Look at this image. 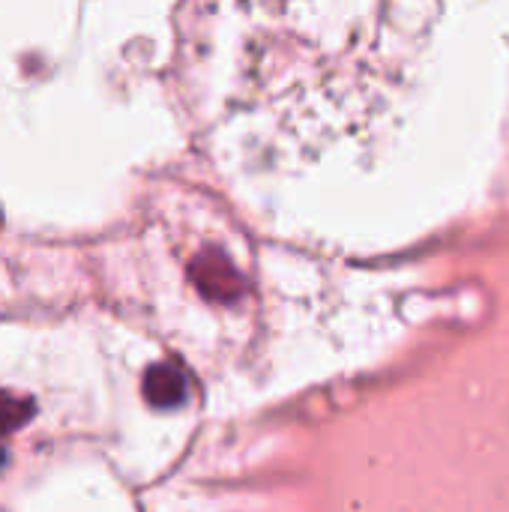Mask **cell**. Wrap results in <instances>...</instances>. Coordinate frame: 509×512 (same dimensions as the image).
<instances>
[{
    "label": "cell",
    "mask_w": 509,
    "mask_h": 512,
    "mask_svg": "<svg viewBox=\"0 0 509 512\" xmlns=\"http://www.w3.org/2000/svg\"><path fill=\"white\" fill-rule=\"evenodd\" d=\"M36 417V402L15 390H0V438L18 432Z\"/></svg>",
    "instance_id": "obj_2"
},
{
    "label": "cell",
    "mask_w": 509,
    "mask_h": 512,
    "mask_svg": "<svg viewBox=\"0 0 509 512\" xmlns=\"http://www.w3.org/2000/svg\"><path fill=\"white\" fill-rule=\"evenodd\" d=\"M231 12V150L297 171L363 159L402 123L441 9L261 3Z\"/></svg>",
    "instance_id": "obj_1"
},
{
    "label": "cell",
    "mask_w": 509,
    "mask_h": 512,
    "mask_svg": "<svg viewBox=\"0 0 509 512\" xmlns=\"http://www.w3.org/2000/svg\"><path fill=\"white\" fill-rule=\"evenodd\" d=\"M180 393H183V384H180V375L171 366H156V369L147 372L144 396H147L150 405H159V408L174 405L180 399Z\"/></svg>",
    "instance_id": "obj_3"
},
{
    "label": "cell",
    "mask_w": 509,
    "mask_h": 512,
    "mask_svg": "<svg viewBox=\"0 0 509 512\" xmlns=\"http://www.w3.org/2000/svg\"><path fill=\"white\" fill-rule=\"evenodd\" d=\"M6 459H9V456H6V450L0 447V471H3V465H6Z\"/></svg>",
    "instance_id": "obj_4"
}]
</instances>
